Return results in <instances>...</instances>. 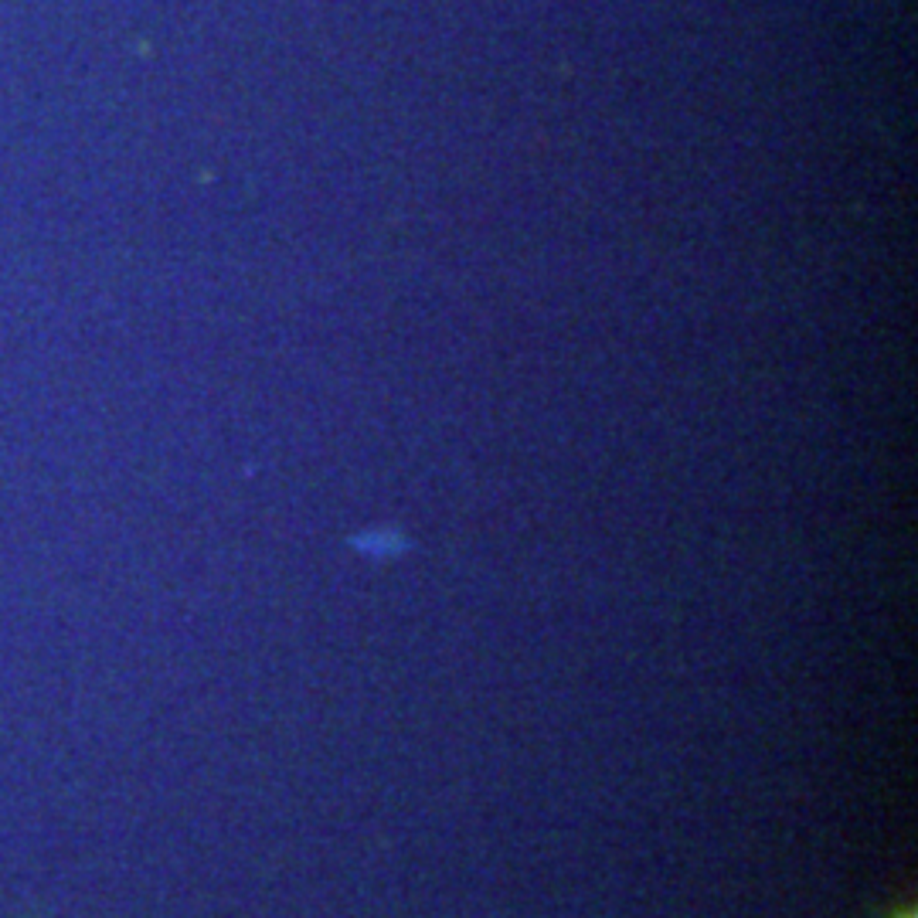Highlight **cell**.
Instances as JSON below:
<instances>
[{
  "instance_id": "1",
  "label": "cell",
  "mask_w": 918,
  "mask_h": 918,
  "mask_svg": "<svg viewBox=\"0 0 918 918\" xmlns=\"http://www.w3.org/2000/svg\"><path fill=\"white\" fill-rule=\"evenodd\" d=\"M884 918H918V915H915V908H898V912H891V915H884Z\"/></svg>"
}]
</instances>
